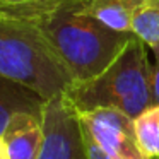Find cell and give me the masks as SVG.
<instances>
[{"label": "cell", "instance_id": "4fadbf2b", "mask_svg": "<svg viewBox=\"0 0 159 159\" xmlns=\"http://www.w3.org/2000/svg\"><path fill=\"white\" fill-rule=\"evenodd\" d=\"M0 159H11L9 157V152H7V147H5V142L2 137H0Z\"/></svg>", "mask_w": 159, "mask_h": 159}, {"label": "cell", "instance_id": "8992f818", "mask_svg": "<svg viewBox=\"0 0 159 159\" xmlns=\"http://www.w3.org/2000/svg\"><path fill=\"white\" fill-rule=\"evenodd\" d=\"M11 159H39L45 142L43 116L19 113L2 135Z\"/></svg>", "mask_w": 159, "mask_h": 159}, {"label": "cell", "instance_id": "6da1fadb", "mask_svg": "<svg viewBox=\"0 0 159 159\" xmlns=\"http://www.w3.org/2000/svg\"><path fill=\"white\" fill-rule=\"evenodd\" d=\"M0 14L33 26L74 82L104 72L134 36L115 33L91 17L86 0H0Z\"/></svg>", "mask_w": 159, "mask_h": 159}, {"label": "cell", "instance_id": "7c38bea8", "mask_svg": "<svg viewBox=\"0 0 159 159\" xmlns=\"http://www.w3.org/2000/svg\"><path fill=\"white\" fill-rule=\"evenodd\" d=\"M154 65H152V99L154 104H159V48L152 50Z\"/></svg>", "mask_w": 159, "mask_h": 159}, {"label": "cell", "instance_id": "30bf717a", "mask_svg": "<svg viewBox=\"0 0 159 159\" xmlns=\"http://www.w3.org/2000/svg\"><path fill=\"white\" fill-rule=\"evenodd\" d=\"M134 128L144 156L147 159H159V104H152L134 118Z\"/></svg>", "mask_w": 159, "mask_h": 159}, {"label": "cell", "instance_id": "ba28073f", "mask_svg": "<svg viewBox=\"0 0 159 159\" xmlns=\"http://www.w3.org/2000/svg\"><path fill=\"white\" fill-rule=\"evenodd\" d=\"M142 0H86V12L104 28L132 34V17Z\"/></svg>", "mask_w": 159, "mask_h": 159}, {"label": "cell", "instance_id": "8fae6325", "mask_svg": "<svg viewBox=\"0 0 159 159\" xmlns=\"http://www.w3.org/2000/svg\"><path fill=\"white\" fill-rule=\"evenodd\" d=\"M82 127V123H80ZM82 137H84V147H86V154H87V159H113L93 137L91 134L82 127Z\"/></svg>", "mask_w": 159, "mask_h": 159}, {"label": "cell", "instance_id": "7a4b0ae2", "mask_svg": "<svg viewBox=\"0 0 159 159\" xmlns=\"http://www.w3.org/2000/svg\"><path fill=\"white\" fill-rule=\"evenodd\" d=\"M65 98L77 113L113 108L130 118H137L154 104L152 65L147 46L137 36H132L123 52L104 72L86 82H74Z\"/></svg>", "mask_w": 159, "mask_h": 159}, {"label": "cell", "instance_id": "52a82bcc", "mask_svg": "<svg viewBox=\"0 0 159 159\" xmlns=\"http://www.w3.org/2000/svg\"><path fill=\"white\" fill-rule=\"evenodd\" d=\"M46 101L33 89L0 75V137L19 113L43 116Z\"/></svg>", "mask_w": 159, "mask_h": 159}, {"label": "cell", "instance_id": "3957f363", "mask_svg": "<svg viewBox=\"0 0 159 159\" xmlns=\"http://www.w3.org/2000/svg\"><path fill=\"white\" fill-rule=\"evenodd\" d=\"M0 75L33 89L45 101L62 96L74 77L28 22L0 14Z\"/></svg>", "mask_w": 159, "mask_h": 159}, {"label": "cell", "instance_id": "277c9868", "mask_svg": "<svg viewBox=\"0 0 159 159\" xmlns=\"http://www.w3.org/2000/svg\"><path fill=\"white\" fill-rule=\"evenodd\" d=\"M43 130L45 142L39 159H87L79 115L65 94L46 101Z\"/></svg>", "mask_w": 159, "mask_h": 159}, {"label": "cell", "instance_id": "9c48e42d", "mask_svg": "<svg viewBox=\"0 0 159 159\" xmlns=\"http://www.w3.org/2000/svg\"><path fill=\"white\" fill-rule=\"evenodd\" d=\"M132 34L147 48H159V0H142L132 17Z\"/></svg>", "mask_w": 159, "mask_h": 159}, {"label": "cell", "instance_id": "5b68a950", "mask_svg": "<svg viewBox=\"0 0 159 159\" xmlns=\"http://www.w3.org/2000/svg\"><path fill=\"white\" fill-rule=\"evenodd\" d=\"M82 127L113 159H147L140 151L134 118L113 108L77 113Z\"/></svg>", "mask_w": 159, "mask_h": 159}]
</instances>
